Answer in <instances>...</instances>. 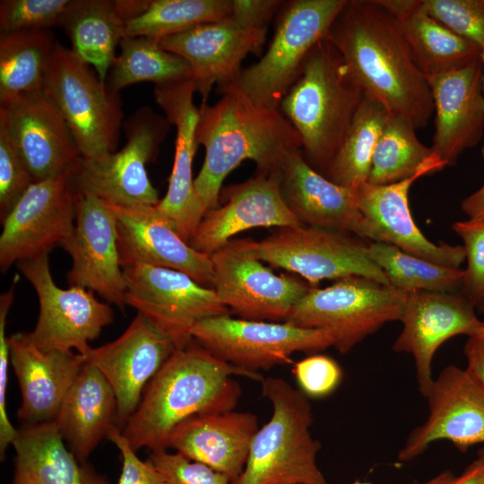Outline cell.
<instances>
[{
    "instance_id": "obj_35",
    "label": "cell",
    "mask_w": 484,
    "mask_h": 484,
    "mask_svg": "<svg viewBox=\"0 0 484 484\" xmlns=\"http://www.w3.org/2000/svg\"><path fill=\"white\" fill-rule=\"evenodd\" d=\"M119 47L120 54L105 81L112 91L119 92L123 88L138 82H151L161 85L192 78L188 63L163 49L155 39L124 37Z\"/></svg>"
},
{
    "instance_id": "obj_43",
    "label": "cell",
    "mask_w": 484,
    "mask_h": 484,
    "mask_svg": "<svg viewBox=\"0 0 484 484\" xmlns=\"http://www.w3.org/2000/svg\"><path fill=\"white\" fill-rule=\"evenodd\" d=\"M34 183L7 130L0 123V219L6 217Z\"/></svg>"
},
{
    "instance_id": "obj_38",
    "label": "cell",
    "mask_w": 484,
    "mask_h": 484,
    "mask_svg": "<svg viewBox=\"0 0 484 484\" xmlns=\"http://www.w3.org/2000/svg\"><path fill=\"white\" fill-rule=\"evenodd\" d=\"M368 251L386 275L389 285L405 293H454L462 285L464 270L435 264L385 242H370Z\"/></svg>"
},
{
    "instance_id": "obj_48",
    "label": "cell",
    "mask_w": 484,
    "mask_h": 484,
    "mask_svg": "<svg viewBox=\"0 0 484 484\" xmlns=\"http://www.w3.org/2000/svg\"><path fill=\"white\" fill-rule=\"evenodd\" d=\"M283 3L281 0H231L230 13L226 19L245 29H267Z\"/></svg>"
},
{
    "instance_id": "obj_18",
    "label": "cell",
    "mask_w": 484,
    "mask_h": 484,
    "mask_svg": "<svg viewBox=\"0 0 484 484\" xmlns=\"http://www.w3.org/2000/svg\"><path fill=\"white\" fill-rule=\"evenodd\" d=\"M176 350L169 336L137 313L117 339L90 347L82 355L112 387L121 431L137 409L149 382Z\"/></svg>"
},
{
    "instance_id": "obj_32",
    "label": "cell",
    "mask_w": 484,
    "mask_h": 484,
    "mask_svg": "<svg viewBox=\"0 0 484 484\" xmlns=\"http://www.w3.org/2000/svg\"><path fill=\"white\" fill-rule=\"evenodd\" d=\"M125 25L113 0H73L62 28L73 51L105 82L124 38Z\"/></svg>"
},
{
    "instance_id": "obj_25",
    "label": "cell",
    "mask_w": 484,
    "mask_h": 484,
    "mask_svg": "<svg viewBox=\"0 0 484 484\" xmlns=\"http://www.w3.org/2000/svg\"><path fill=\"white\" fill-rule=\"evenodd\" d=\"M108 205L117 219L122 267L148 264L174 269L188 274L207 288H214L215 275L211 256L191 247L156 205Z\"/></svg>"
},
{
    "instance_id": "obj_17",
    "label": "cell",
    "mask_w": 484,
    "mask_h": 484,
    "mask_svg": "<svg viewBox=\"0 0 484 484\" xmlns=\"http://www.w3.org/2000/svg\"><path fill=\"white\" fill-rule=\"evenodd\" d=\"M62 247L73 261L67 273L69 285L97 292L123 311L126 281L111 207L92 194L77 193L74 229Z\"/></svg>"
},
{
    "instance_id": "obj_23",
    "label": "cell",
    "mask_w": 484,
    "mask_h": 484,
    "mask_svg": "<svg viewBox=\"0 0 484 484\" xmlns=\"http://www.w3.org/2000/svg\"><path fill=\"white\" fill-rule=\"evenodd\" d=\"M219 203L206 212L188 241L191 247L207 255L250 229L304 226L281 197L279 171L255 173L244 182L222 187Z\"/></svg>"
},
{
    "instance_id": "obj_52",
    "label": "cell",
    "mask_w": 484,
    "mask_h": 484,
    "mask_svg": "<svg viewBox=\"0 0 484 484\" xmlns=\"http://www.w3.org/2000/svg\"><path fill=\"white\" fill-rule=\"evenodd\" d=\"M150 0H115V6L119 16L127 22L143 13L151 4Z\"/></svg>"
},
{
    "instance_id": "obj_13",
    "label": "cell",
    "mask_w": 484,
    "mask_h": 484,
    "mask_svg": "<svg viewBox=\"0 0 484 484\" xmlns=\"http://www.w3.org/2000/svg\"><path fill=\"white\" fill-rule=\"evenodd\" d=\"M122 268L126 281L125 305L148 318L177 349L194 341L191 333L198 322L230 314L214 289L183 272L148 264Z\"/></svg>"
},
{
    "instance_id": "obj_37",
    "label": "cell",
    "mask_w": 484,
    "mask_h": 484,
    "mask_svg": "<svg viewBox=\"0 0 484 484\" xmlns=\"http://www.w3.org/2000/svg\"><path fill=\"white\" fill-rule=\"evenodd\" d=\"M433 154L409 120L388 114L376 146L367 183L389 185L415 175Z\"/></svg>"
},
{
    "instance_id": "obj_33",
    "label": "cell",
    "mask_w": 484,
    "mask_h": 484,
    "mask_svg": "<svg viewBox=\"0 0 484 484\" xmlns=\"http://www.w3.org/2000/svg\"><path fill=\"white\" fill-rule=\"evenodd\" d=\"M56 43L48 30L0 33V105L43 91Z\"/></svg>"
},
{
    "instance_id": "obj_39",
    "label": "cell",
    "mask_w": 484,
    "mask_h": 484,
    "mask_svg": "<svg viewBox=\"0 0 484 484\" xmlns=\"http://www.w3.org/2000/svg\"><path fill=\"white\" fill-rule=\"evenodd\" d=\"M230 10L231 0H151L143 13L125 23L124 37L177 35L201 24L221 22Z\"/></svg>"
},
{
    "instance_id": "obj_44",
    "label": "cell",
    "mask_w": 484,
    "mask_h": 484,
    "mask_svg": "<svg viewBox=\"0 0 484 484\" xmlns=\"http://www.w3.org/2000/svg\"><path fill=\"white\" fill-rule=\"evenodd\" d=\"M164 484H231L225 474L179 453L153 451L149 458Z\"/></svg>"
},
{
    "instance_id": "obj_55",
    "label": "cell",
    "mask_w": 484,
    "mask_h": 484,
    "mask_svg": "<svg viewBox=\"0 0 484 484\" xmlns=\"http://www.w3.org/2000/svg\"><path fill=\"white\" fill-rule=\"evenodd\" d=\"M480 59L483 65V92H484V49L480 52Z\"/></svg>"
},
{
    "instance_id": "obj_28",
    "label": "cell",
    "mask_w": 484,
    "mask_h": 484,
    "mask_svg": "<svg viewBox=\"0 0 484 484\" xmlns=\"http://www.w3.org/2000/svg\"><path fill=\"white\" fill-rule=\"evenodd\" d=\"M10 364L17 378L22 403L17 419L22 425L54 421L61 402L84 364L72 350H42L27 333L8 336Z\"/></svg>"
},
{
    "instance_id": "obj_26",
    "label": "cell",
    "mask_w": 484,
    "mask_h": 484,
    "mask_svg": "<svg viewBox=\"0 0 484 484\" xmlns=\"http://www.w3.org/2000/svg\"><path fill=\"white\" fill-rule=\"evenodd\" d=\"M445 167L433 153L409 178L389 185L362 184L357 188V203L362 215L380 231L386 243L435 264L459 268L465 261L463 246L428 240L416 225L409 204L412 184Z\"/></svg>"
},
{
    "instance_id": "obj_45",
    "label": "cell",
    "mask_w": 484,
    "mask_h": 484,
    "mask_svg": "<svg viewBox=\"0 0 484 484\" xmlns=\"http://www.w3.org/2000/svg\"><path fill=\"white\" fill-rule=\"evenodd\" d=\"M300 390L312 398H322L336 390L342 379L340 365L331 357L313 354L294 365Z\"/></svg>"
},
{
    "instance_id": "obj_27",
    "label": "cell",
    "mask_w": 484,
    "mask_h": 484,
    "mask_svg": "<svg viewBox=\"0 0 484 484\" xmlns=\"http://www.w3.org/2000/svg\"><path fill=\"white\" fill-rule=\"evenodd\" d=\"M434 103L431 149L446 166L474 147L484 131L483 65L480 56L466 65L428 76Z\"/></svg>"
},
{
    "instance_id": "obj_1",
    "label": "cell",
    "mask_w": 484,
    "mask_h": 484,
    "mask_svg": "<svg viewBox=\"0 0 484 484\" xmlns=\"http://www.w3.org/2000/svg\"><path fill=\"white\" fill-rule=\"evenodd\" d=\"M325 39L363 94L416 129L434 113L431 90L398 22L377 0H347Z\"/></svg>"
},
{
    "instance_id": "obj_22",
    "label": "cell",
    "mask_w": 484,
    "mask_h": 484,
    "mask_svg": "<svg viewBox=\"0 0 484 484\" xmlns=\"http://www.w3.org/2000/svg\"><path fill=\"white\" fill-rule=\"evenodd\" d=\"M400 321L402 329L392 348L413 358L422 396L434 380L432 360L438 348L454 336L472 335L483 324L459 292L434 291L407 293Z\"/></svg>"
},
{
    "instance_id": "obj_2",
    "label": "cell",
    "mask_w": 484,
    "mask_h": 484,
    "mask_svg": "<svg viewBox=\"0 0 484 484\" xmlns=\"http://www.w3.org/2000/svg\"><path fill=\"white\" fill-rule=\"evenodd\" d=\"M218 91L213 105L199 107L195 133L205 156L194 187L206 212L220 205L224 179L243 161H254L256 174H271L287 154L301 150L298 134L280 109L255 104L234 85Z\"/></svg>"
},
{
    "instance_id": "obj_30",
    "label": "cell",
    "mask_w": 484,
    "mask_h": 484,
    "mask_svg": "<svg viewBox=\"0 0 484 484\" xmlns=\"http://www.w3.org/2000/svg\"><path fill=\"white\" fill-rule=\"evenodd\" d=\"M69 449L82 463L118 428L117 402L103 375L84 362L54 420Z\"/></svg>"
},
{
    "instance_id": "obj_51",
    "label": "cell",
    "mask_w": 484,
    "mask_h": 484,
    "mask_svg": "<svg viewBox=\"0 0 484 484\" xmlns=\"http://www.w3.org/2000/svg\"><path fill=\"white\" fill-rule=\"evenodd\" d=\"M377 2L399 22L418 9L422 0H377Z\"/></svg>"
},
{
    "instance_id": "obj_56",
    "label": "cell",
    "mask_w": 484,
    "mask_h": 484,
    "mask_svg": "<svg viewBox=\"0 0 484 484\" xmlns=\"http://www.w3.org/2000/svg\"><path fill=\"white\" fill-rule=\"evenodd\" d=\"M478 457L484 462V448L480 450V452L478 454Z\"/></svg>"
},
{
    "instance_id": "obj_29",
    "label": "cell",
    "mask_w": 484,
    "mask_h": 484,
    "mask_svg": "<svg viewBox=\"0 0 484 484\" xmlns=\"http://www.w3.org/2000/svg\"><path fill=\"white\" fill-rule=\"evenodd\" d=\"M258 429L256 415L248 411L199 414L171 431L167 449L204 463L233 482L244 471Z\"/></svg>"
},
{
    "instance_id": "obj_3",
    "label": "cell",
    "mask_w": 484,
    "mask_h": 484,
    "mask_svg": "<svg viewBox=\"0 0 484 484\" xmlns=\"http://www.w3.org/2000/svg\"><path fill=\"white\" fill-rule=\"evenodd\" d=\"M236 376L264 379L216 358L194 340L177 349L151 378L122 434L135 452L167 450L169 434L186 419L233 411L241 396Z\"/></svg>"
},
{
    "instance_id": "obj_50",
    "label": "cell",
    "mask_w": 484,
    "mask_h": 484,
    "mask_svg": "<svg viewBox=\"0 0 484 484\" xmlns=\"http://www.w3.org/2000/svg\"><path fill=\"white\" fill-rule=\"evenodd\" d=\"M484 157V146L482 148ZM462 210L468 219L484 220V184L474 193L463 199Z\"/></svg>"
},
{
    "instance_id": "obj_46",
    "label": "cell",
    "mask_w": 484,
    "mask_h": 484,
    "mask_svg": "<svg viewBox=\"0 0 484 484\" xmlns=\"http://www.w3.org/2000/svg\"><path fill=\"white\" fill-rule=\"evenodd\" d=\"M19 280L20 276L15 274L8 290L0 296V455L2 460L5 457L7 447L12 445L18 433V429L12 425L6 411L10 352L5 327L7 315L13 300L14 288Z\"/></svg>"
},
{
    "instance_id": "obj_7",
    "label": "cell",
    "mask_w": 484,
    "mask_h": 484,
    "mask_svg": "<svg viewBox=\"0 0 484 484\" xmlns=\"http://www.w3.org/2000/svg\"><path fill=\"white\" fill-rule=\"evenodd\" d=\"M347 0L284 1L274 33L256 63L242 69L233 84L255 104L278 108L299 77L304 62L326 34Z\"/></svg>"
},
{
    "instance_id": "obj_31",
    "label": "cell",
    "mask_w": 484,
    "mask_h": 484,
    "mask_svg": "<svg viewBox=\"0 0 484 484\" xmlns=\"http://www.w3.org/2000/svg\"><path fill=\"white\" fill-rule=\"evenodd\" d=\"M12 445V484H108L106 476L76 458L55 421L22 425Z\"/></svg>"
},
{
    "instance_id": "obj_49",
    "label": "cell",
    "mask_w": 484,
    "mask_h": 484,
    "mask_svg": "<svg viewBox=\"0 0 484 484\" xmlns=\"http://www.w3.org/2000/svg\"><path fill=\"white\" fill-rule=\"evenodd\" d=\"M467 371L484 387V322L464 345Z\"/></svg>"
},
{
    "instance_id": "obj_16",
    "label": "cell",
    "mask_w": 484,
    "mask_h": 484,
    "mask_svg": "<svg viewBox=\"0 0 484 484\" xmlns=\"http://www.w3.org/2000/svg\"><path fill=\"white\" fill-rule=\"evenodd\" d=\"M428 415L413 428L398 452L400 462L421 455L436 441H450L459 451L484 443V387L467 371L445 367L424 396Z\"/></svg>"
},
{
    "instance_id": "obj_5",
    "label": "cell",
    "mask_w": 484,
    "mask_h": 484,
    "mask_svg": "<svg viewBox=\"0 0 484 484\" xmlns=\"http://www.w3.org/2000/svg\"><path fill=\"white\" fill-rule=\"evenodd\" d=\"M261 383L272 415L255 435L244 471L231 484H327L316 462L321 444L310 432L308 397L281 377Z\"/></svg>"
},
{
    "instance_id": "obj_15",
    "label": "cell",
    "mask_w": 484,
    "mask_h": 484,
    "mask_svg": "<svg viewBox=\"0 0 484 484\" xmlns=\"http://www.w3.org/2000/svg\"><path fill=\"white\" fill-rule=\"evenodd\" d=\"M76 198L72 173L32 183L1 221V271L63 246L74 229Z\"/></svg>"
},
{
    "instance_id": "obj_14",
    "label": "cell",
    "mask_w": 484,
    "mask_h": 484,
    "mask_svg": "<svg viewBox=\"0 0 484 484\" xmlns=\"http://www.w3.org/2000/svg\"><path fill=\"white\" fill-rule=\"evenodd\" d=\"M22 274L34 288L39 316L34 330L27 333L42 350H72L83 355L102 329L114 319L108 302L97 299L92 290L70 286L61 289L51 275L48 254L17 264Z\"/></svg>"
},
{
    "instance_id": "obj_40",
    "label": "cell",
    "mask_w": 484,
    "mask_h": 484,
    "mask_svg": "<svg viewBox=\"0 0 484 484\" xmlns=\"http://www.w3.org/2000/svg\"><path fill=\"white\" fill-rule=\"evenodd\" d=\"M73 0H1L0 31L48 30L62 27Z\"/></svg>"
},
{
    "instance_id": "obj_36",
    "label": "cell",
    "mask_w": 484,
    "mask_h": 484,
    "mask_svg": "<svg viewBox=\"0 0 484 484\" xmlns=\"http://www.w3.org/2000/svg\"><path fill=\"white\" fill-rule=\"evenodd\" d=\"M388 114L380 103L364 96L325 176L329 180L352 188L367 181L372 157Z\"/></svg>"
},
{
    "instance_id": "obj_21",
    "label": "cell",
    "mask_w": 484,
    "mask_h": 484,
    "mask_svg": "<svg viewBox=\"0 0 484 484\" xmlns=\"http://www.w3.org/2000/svg\"><path fill=\"white\" fill-rule=\"evenodd\" d=\"M279 186L287 207L302 225L386 243L359 210L357 188L329 180L306 161L301 150L285 157L279 170Z\"/></svg>"
},
{
    "instance_id": "obj_11",
    "label": "cell",
    "mask_w": 484,
    "mask_h": 484,
    "mask_svg": "<svg viewBox=\"0 0 484 484\" xmlns=\"http://www.w3.org/2000/svg\"><path fill=\"white\" fill-rule=\"evenodd\" d=\"M191 333L216 358L255 373L291 363L295 352L315 353L334 344L332 332L324 328L233 318L230 314L203 319Z\"/></svg>"
},
{
    "instance_id": "obj_8",
    "label": "cell",
    "mask_w": 484,
    "mask_h": 484,
    "mask_svg": "<svg viewBox=\"0 0 484 484\" xmlns=\"http://www.w3.org/2000/svg\"><path fill=\"white\" fill-rule=\"evenodd\" d=\"M407 293L374 280L350 276L313 287L286 322L332 332L333 347L347 353L389 322L400 321Z\"/></svg>"
},
{
    "instance_id": "obj_10",
    "label": "cell",
    "mask_w": 484,
    "mask_h": 484,
    "mask_svg": "<svg viewBox=\"0 0 484 484\" xmlns=\"http://www.w3.org/2000/svg\"><path fill=\"white\" fill-rule=\"evenodd\" d=\"M370 242L350 233L308 226L279 228L258 241L249 238L256 257L300 276L312 287L324 280L350 276L389 285L369 255Z\"/></svg>"
},
{
    "instance_id": "obj_53",
    "label": "cell",
    "mask_w": 484,
    "mask_h": 484,
    "mask_svg": "<svg viewBox=\"0 0 484 484\" xmlns=\"http://www.w3.org/2000/svg\"><path fill=\"white\" fill-rule=\"evenodd\" d=\"M450 484H484V462L478 457Z\"/></svg>"
},
{
    "instance_id": "obj_12",
    "label": "cell",
    "mask_w": 484,
    "mask_h": 484,
    "mask_svg": "<svg viewBox=\"0 0 484 484\" xmlns=\"http://www.w3.org/2000/svg\"><path fill=\"white\" fill-rule=\"evenodd\" d=\"M211 256L214 290L239 318L286 322L294 306L313 288L296 275L275 274L252 251L249 238L231 239Z\"/></svg>"
},
{
    "instance_id": "obj_19",
    "label": "cell",
    "mask_w": 484,
    "mask_h": 484,
    "mask_svg": "<svg viewBox=\"0 0 484 484\" xmlns=\"http://www.w3.org/2000/svg\"><path fill=\"white\" fill-rule=\"evenodd\" d=\"M0 123L34 182L73 173L82 159L63 115L43 91L0 105Z\"/></svg>"
},
{
    "instance_id": "obj_6",
    "label": "cell",
    "mask_w": 484,
    "mask_h": 484,
    "mask_svg": "<svg viewBox=\"0 0 484 484\" xmlns=\"http://www.w3.org/2000/svg\"><path fill=\"white\" fill-rule=\"evenodd\" d=\"M43 91L63 115L82 158L116 151L124 124L119 92L72 48L56 43Z\"/></svg>"
},
{
    "instance_id": "obj_24",
    "label": "cell",
    "mask_w": 484,
    "mask_h": 484,
    "mask_svg": "<svg viewBox=\"0 0 484 484\" xmlns=\"http://www.w3.org/2000/svg\"><path fill=\"white\" fill-rule=\"evenodd\" d=\"M266 34L267 29H245L225 19L155 39L188 63L195 91L206 102L214 85L219 91L236 82L243 60L261 51Z\"/></svg>"
},
{
    "instance_id": "obj_20",
    "label": "cell",
    "mask_w": 484,
    "mask_h": 484,
    "mask_svg": "<svg viewBox=\"0 0 484 484\" xmlns=\"http://www.w3.org/2000/svg\"><path fill=\"white\" fill-rule=\"evenodd\" d=\"M194 93L192 78L155 85L153 91L164 117L176 126L172 171L167 193L156 207L187 243L206 213L193 176L194 158L199 147L195 135L199 108L194 103Z\"/></svg>"
},
{
    "instance_id": "obj_54",
    "label": "cell",
    "mask_w": 484,
    "mask_h": 484,
    "mask_svg": "<svg viewBox=\"0 0 484 484\" xmlns=\"http://www.w3.org/2000/svg\"><path fill=\"white\" fill-rule=\"evenodd\" d=\"M454 475L450 471H444L436 477L428 480L422 484H450L454 479ZM352 484H371L368 482L354 481Z\"/></svg>"
},
{
    "instance_id": "obj_4",
    "label": "cell",
    "mask_w": 484,
    "mask_h": 484,
    "mask_svg": "<svg viewBox=\"0 0 484 484\" xmlns=\"http://www.w3.org/2000/svg\"><path fill=\"white\" fill-rule=\"evenodd\" d=\"M336 48L324 38L308 53L279 109L301 140L306 161L323 176L364 98Z\"/></svg>"
},
{
    "instance_id": "obj_9",
    "label": "cell",
    "mask_w": 484,
    "mask_h": 484,
    "mask_svg": "<svg viewBox=\"0 0 484 484\" xmlns=\"http://www.w3.org/2000/svg\"><path fill=\"white\" fill-rule=\"evenodd\" d=\"M170 125L150 107L137 109L123 124L126 143L122 149L98 159L82 157L72 173L77 193L121 207L157 205L160 198L146 167L156 159Z\"/></svg>"
},
{
    "instance_id": "obj_34",
    "label": "cell",
    "mask_w": 484,
    "mask_h": 484,
    "mask_svg": "<svg viewBox=\"0 0 484 484\" xmlns=\"http://www.w3.org/2000/svg\"><path fill=\"white\" fill-rule=\"evenodd\" d=\"M398 23L426 77L461 68L480 56V48L430 16L423 0Z\"/></svg>"
},
{
    "instance_id": "obj_47",
    "label": "cell",
    "mask_w": 484,
    "mask_h": 484,
    "mask_svg": "<svg viewBox=\"0 0 484 484\" xmlns=\"http://www.w3.org/2000/svg\"><path fill=\"white\" fill-rule=\"evenodd\" d=\"M108 439L112 441L122 455V471L118 484H164V481L151 461L141 460L132 449L121 430L113 429Z\"/></svg>"
},
{
    "instance_id": "obj_41",
    "label": "cell",
    "mask_w": 484,
    "mask_h": 484,
    "mask_svg": "<svg viewBox=\"0 0 484 484\" xmlns=\"http://www.w3.org/2000/svg\"><path fill=\"white\" fill-rule=\"evenodd\" d=\"M462 238L467 268L458 291L477 313L484 315V220L468 219L452 225Z\"/></svg>"
},
{
    "instance_id": "obj_42",
    "label": "cell",
    "mask_w": 484,
    "mask_h": 484,
    "mask_svg": "<svg viewBox=\"0 0 484 484\" xmlns=\"http://www.w3.org/2000/svg\"><path fill=\"white\" fill-rule=\"evenodd\" d=\"M423 7L449 30L484 49V0H423Z\"/></svg>"
}]
</instances>
